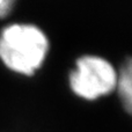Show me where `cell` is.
I'll return each mask as SVG.
<instances>
[{
    "instance_id": "obj_1",
    "label": "cell",
    "mask_w": 132,
    "mask_h": 132,
    "mask_svg": "<svg viewBox=\"0 0 132 132\" xmlns=\"http://www.w3.org/2000/svg\"><path fill=\"white\" fill-rule=\"evenodd\" d=\"M50 50L46 31L23 18L16 7L11 19L0 26V64L16 77H34L46 63Z\"/></svg>"
},
{
    "instance_id": "obj_2",
    "label": "cell",
    "mask_w": 132,
    "mask_h": 132,
    "mask_svg": "<svg viewBox=\"0 0 132 132\" xmlns=\"http://www.w3.org/2000/svg\"><path fill=\"white\" fill-rule=\"evenodd\" d=\"M118 65L97 53H82L75 58L66 84L77 100L95 103L115 95Z\"/></svg>"
},
{
    "instance_id": "obj_3",
    "label": "cell",
    "mask_w": 132,
    "mask_h": 132,
    "mask_svg": "<svg viewBox=\"0 0 132 132\" xmlns=\"http://www.w3.org/2000/svg\"><path fill=\"white\" fill-rule=\"evenodd\" d=\"M115 96L126 114L132 116V56L118 65Z\"/></svg>"
},
{
    "instance_id": "obj_4",
    "label": "cell",
    "mask_w": 132,
    "mask_h": 132,
    "mask_svg": "<svg viewBox=\"0 0 132 132\" xmlns=\"http://www.w3.org/2000/svg\"><path fill=\"white\" fill-rule=\"evenodd\" d=\"M18 0H0V22H5L11 19Z\"/></svg>"
}]
</instances>
